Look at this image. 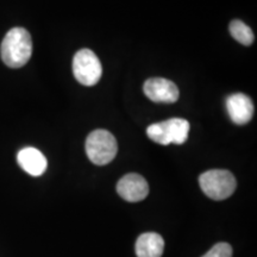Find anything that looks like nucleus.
Returning <instances> with one entry per match:
<instances>
[{"label": "nucleus", "mask_w": 257, "mask_h": 257, "mask_svg": "<svg viewBox=\"0 0 257 257\" xmlns=\"http://www.w3.org/2000/svg\"><path fill=\"white\" fill-rule=\"evenodd\" d=\"M2 60L10 68H21L30 60L32 40L24 28H14L5 35L2 42Z\"/></svg>", "instance_id": "1"}, {"label": "nucleus", "mask_w": 257, "mask_h": 257, "mask_svg": "<svg viewBox=\"0 0 257 257\" xmlns=\"http://www.w3.org/2000/svg\"><path fill=\"white\" fill-rule=\"evenodd\" d=\"M201 191L213 200H225L236 191V179L229 170L212 169L199 176Z\"/></svg>", "instance_id": "2"}, {"label": "nucleus", "mask_w": 257, "mask_h": 257, "mask_svg": "<svg viewBox=\"0 0 257 257\" xmlns=\"http://www.w3.org/2000/svg\"><path fill=\"white\" fill-rule=\"evenodd\" d=\"M230 34L234 40L239 42L243 46H251L253 40V32L248 25L244 24L242 21H232L230 23Z\"/></svg>", "instance_id": "11"}, {"label": "nucleus", "mask_w": 257, "mask_h": 257, "mask_svg": "<svg viewBox=\"0 0 257 257\" xmlns=\"http://www.w3.org/2000/svg\"><path fill=\"white\" fill-rule=\"evenodd\" d=\"M135 249L137 257H161L165 250V240L159 233L147 232L138 237Z\"/></svg>", "instance_id": "10"}, {"label": "nucleus", "mask_w": 257, "mask_h": 257, "mask_svg": "<svg viewBox=\"0 0 257 257\" xmlns=\"http://www.w3.org/2000/svg\"><path fill=\"white\" fill-rule=\"evenodd\" d=\"M144 93L152 101L155 102H172L178 101L179 88L174 82L163 78H153L147 80L144 83Z\"/></svg>", "instance_id": "7"}, {"label": "nucleus", "mask_w": 257, "mask_h": 257, "mask_svg": "<svg viewBox=\"0 0 257 257\" xmlns=\"http://www.w3.org/2000/svg\"><path fill=\"white\" fill-rule=\"evenodd\" d=\"M201 257H232V248L229 243H218Z\"/></svg>", "instance_id": "12"}, {"label": "nucleus", "mask_w": 257, "mask_h": 257, "mask_svg": "<svg viewBox=\"0 0 257 257\" xmlns=\"http://www.w3.org/2000/svg\"><path fill=\"white\" fill-rule=\"evenodd\" d=\"M188 133L189 123L182 118H170L152 124L147 128L148 137L161 146H168L170 143L184 144L188 138Z\"/></svg>", "instance_id": "4"}, {"label": "nucleus", "mask_w": 257, "mask_h": 257, "mask_svg": "<svg viewBox=\"0 0 257 257\" xmlns=\"http://www.w3.org/2000/svg\"><path fill=\"white\" fill-rule=\"evenodd\" d=\"M21 168L32 176H41L47 170L48 162L46 156L36 148H24L17 155Z\"/></svg>", "instance_id": "9"}, {"label": "nucleus", "mask_w": 257, "mask_h": 257, "mask_svg": "<svg viewBox=\"0 0 257 257\" xmlns=\"http://www.w3.org/2000/svg\"><path fill=\"white\" fill-rule=\"evenodd\" d=\"M226 108L231 120L238 125L249 123L253 115V104L251 99L243 93H233L227 96Z\"/></svg>", "instance_id": "8"}, {"label": "nucleus", "mask_w": 257, "mask_h": 257, "mask_svg": "<svg viewBox=\"0 0 257 257\" xmlns=\"http://www.w3.org/2000/svg\"><path fill=\"white\" fill-rule=\"evenodd\" d=\"M118 144L113 135L104 128L92 131L86 140V153L91 162L105 166L112 162L117 155Z\"/></svg>", "instance_id": "3"}, {"label": "nucleus", "mask_w": 257, "mask_h": 257, "mask_svg": "<svg viewBox=\"0 0 257 257\" xmlns=\"http://www.w3.org/2000/svg\"><path fill=\"white\" fill-rule=\"evenodd\" d=\"M117 192L128 202L142 201L149 194V185L142 175L136 173L124 175L117 184Z\"/></svg>", "instance_id": "6"}, {"label": "nucleus", "mask_w": 257, "mask_h": 257, "mask_svg": "<svg viewBox=\"0 0 257 257\" xmlns=\"http://www.w3.org/2000/svg\"><path fill=\"white\" fill-rule=\"evenodd\" d=\"M74 76L81 85L94 86L101 78L102 67L98 56L89 49H81L73 60Z\"/></svg>", "instance_id": "5"}]
</instances>
